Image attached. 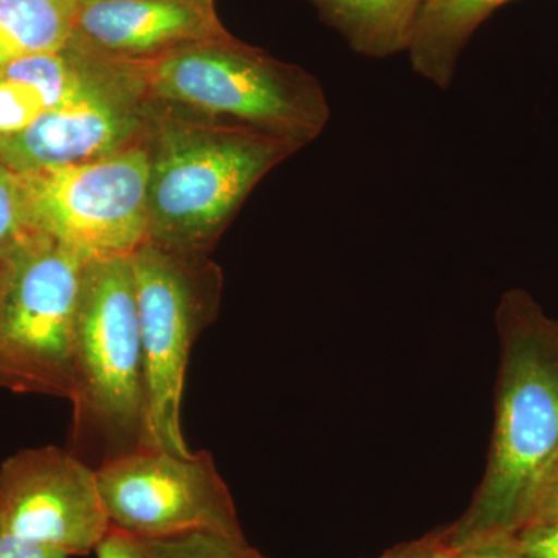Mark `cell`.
Listing matches in <instances>:
<instances>
[{
	"mask_svg": "<svg viewBox=\"0 0 558 558\" xmlns=\"http://www.w3.org/2000/svg\"><path fill=\"white\" fill-rule=\"evenodd\" d=\"M146 142L89 163L17 172L31 229L87 259L134 255L148 242Z\"/></svg>",
	"mask_w": 558,
	"mask_h": 558,
	"instance_id": "52a82bcc",
	"label": "cell"
},
{
	"mask_svg": "<svg viewBox=\"0 0 558 558\" xmlns=\"http://www.w3.org/2000/svg\"><path fill=\"white\" fill-rule=\"evenodd\" d=\"M149 543L156 558H269L250 546L245 537L205 532Z\"/></svg>",
	"mask_w": 558,
	"mask_h": 558,
	"instance_id": "2e32d148",
	"label": "cell"
},
{
	"mask_svg": "<svg viewBox=\"0 0 558 558\" xmlns=\"http://www.w3.org/2000/svg\"><path fill=\"white\" fill-rule=\"evenodd\" d=\"M89 53L70 46L0 65V137L27 130L76 86Z\"/></svg>",
	"mask_w": 558,
	"mask_h": 558,
	"instance_id": "7c38bea8",
	"label": "cell"
},
{
	"mask_svg": "<svg viewBox=\"0 0 558 558\" xmlns=\"http://www.w3.org/2000/svg\"><path fill=\"white\" fill-rule=\"evenodd\" d=\"M521 558H558V521H535L509 534Z\"/></svg>",
	"mask_w": 558,
	"mask_h": 558,
	"instance_id": "ac0fdd59",
	"label": "cell"
},
{
	"mask_svg": "<svg viewBox=\"0 0 558 558\" xmlns=\"http://www.w3.org/2000/svg\"><path fill=\"white\" fill-rule=\"evenodd\" d=\"M0 524L68 557L95 553L110 527L97 469L60 447L17 451L0 465Z\"/></svg>",
	"mask_w": 558,
	"mask_h": 558,
	"instance_id": "30bf717a",
	"label": "cell"
},
{
	"mask_svg": "<svg viewBox=\"0 0 558 558\" xmlns=\"http://www.w3.org/2000/svg\"><path fill=\"white\" fill-rule=\"evenodd\" d=\"M145 362L143 447L178 457L194 451L182 432V399L194 341L211 325L222 274L207 256L180 255L145 242L131 256Z\"/></svg>",
	"mask_w": 558,
	"mask_h": 558,
	"instance_id": "8992f818",
	"label": "cell"
},
{
	"mask_svg": "<svg viewBox=\"0 0 558 558\" xmlns=\"http://www.w3.org/2000/svg\"><path fill=\"white\" fill-rule=\"evenodd\" d=\"M499 368L490 451L469 508L453 524L459 549L523 526L558 457V322L523 289L499 300Z\"/></svg>",
	"mask_w": 558,
	"mask_h": 558,
	"instance_id": "6da1fadb",
	"label": "cell"
},
{
	"mask_svg": "<svg viewBox=\"0 0 558 558\" xmlns=\"http://www.w3.org/2000/svg\"><path fill=\"white\" fill-rule=\"evenodd\" d=\"M453 558H521L509 535H498V537H490L478 539V542L470 543V545L462 546Z\"/></svg>",
	"mask_w": 558,
	"mask_h": 558,
	"instance_id": "603a6c76",
	"label": "cell"
},
{
	"mask_svg": "<svg viewBox=\"0 0 558 558\" xmlns=\"http://www.w3.org/2000/svg\"><path fill=\"white\" fill-rule=\"evenodd\" d=\"M89 260L43 233L0 259V387L70 399L81 282Z\"/></svg>",
	"mask_w": 558,
	"mask_h": 558,
	"instance_id": "5b68a950",
	"label": "cell"
},
{
	"mask_svg": "<svg viewBox=\"0 0 558 558\" xmlns=\"http://www.w3.org/2000/svg\"><path fill=\"white\" fill-rule=\"evenodd\" d=\"M78 2H87V0H78Z\"/></svg>",
	"mask_w": 558,
	"mask_h": 558,
	"instance_id": "cb8c5ba5",
	"label": "cell"
},
{
	"mask_svg": "<svg viewBox=\"0 0 558 558\" xmlns=\"http://www.w3.org/2000/svg\"><path fill=\"white\" fill-rule=\"evenodd\" d=\"M98 558H156L149 539L128 534L113 526L95 548Z\"/></svg>",
	"mask_w": 558,
	"mask_h": 558,
	"instance_id": "ffe728a7",
	"label": "cell"
},
{
	"mask_svg": "<svg viewBox=\"0 0 558 558\" xmlns=\"http://www.w3.org/2000/svg\"><path fill=\"white\" fill-rule=\"evenodd\" d=\"M154 116L137 64L89 53L78 83L60 105L27 130L0 137V159L20 174L106 159L146 142Z\"/></svg>",
	"mask_w": 558,
	"mask_h": 558,
	"instance_id": "ba28073f",
	"label": "cell"
},
{
	"mask_svg": "<svg viewBox=\"0 0 558 558\" xmlns=\"http://www.w3.org/2000/svg\"><path fill=\"white\" fill-rule=\"evenodd\" d=\"M35 233L28 226L20 174L0 159V259Z\"/></svg>",
	"mask_w": 558,
	"mask_h": 558,
	"instance_id": "e0dca14e",
	"label": "cell"
},
{
	"mask_svg": "<svg viewBox=\"0 0 558 558\" xmlns=\"http://www.w3.org/2000/svg\"><path fill=\"white\" fill-rule=\"evenodd\" d=\"M146 145L148 242L191 256H207L267 172L301 149L270 132L159 106Z\"/></svg>",
	"mask_w": 558,
	"mask_h": 558,
	"instance_id": "7a4b0ae2",
	"label": "cell"
},
{
	"mask_svg": "<svg viewBox=\"0 0 558 558\" xmlns=\"http://www.w3.org/2000/svg\"><path fill=\"white\" fill-rule=\"evenodd\" d=\"M535 521H558V457L546 470L524 524Z\"/></svg>",
	"mask_w": 558,
	"mask_h": 558,
	"instance_id": "44dd1931",
	"label": "cell"
},
{
	"mask_svg": "<svg viewBox=\"0 0 558 558\" xmlns=\"http://www.w3.org/2000/svg\"><path fill=\"white\" fill-rule=\"evenodd\" d=\"M78 0H0V65L68 49Z\"/></svg>",
	"mask_w": 558,
	"mask_h": 558,
	"instance_id": "9a60e30c",
	"label": "cell"
},
{
	"mask_svg": "<svg viewBox=\"0 0 558 558\" xmlns=\"http://www.w3.org/2000/svg\"><path fill=\"white\" fill-rule=\"evenodd\" d=\"M137 65L150 100L161 109L255 128L301 148L328 126V97L314 76L227 35Z\"/></svg>",
	"mask_w": 558,
	"mask_h": 558,
	"instance_id": "3957f363",
	"label": "cell"
},
{
	"mask_svg": "<svg viewBox=\"0 0 558 558\" xmlns=\"http://www.w3.org/2000/svg\"><path fill=\"white\" fill-rule=\"evenodd\" d=\"M510 0H427L411 36V68L439 89H449L459 57L476 28Z\"/></svg>",
	"mask_w": 558,
	"mask_h": 558,
	"instance_id": "4fadbf2b",
	"label": "cell"
},
{
	"mask_svg": "<svg viewBox=\"0 0 558 558\" xmlns=\"http://www.w3.org/2000/svg\"><path fill=\"white\" fill-rule=\"evenodd\" d=\"M450 538V527L439 526L411 542L392 546L376 558H453L457 553Z\"/></svg>",
	"mask_w": 558,
	"mask_h": 558,
	"instance_id": "d6986e66",
	"label": "cell"
},
{
	"mask_svg": "<svg viewBox=\"0 0 558 558\" xmlns=\"http://www.w3.org/2000/svg\"><path fill=\"white\" fill-rule=\"evenodd\" d=\"M0 558H69L58 550L44 548L10 534L0 524Z\"/></svg>",
	"mask_w": 558,
	"mask_h": 558,
	"instance_id": "7402d4cb",
	"label": "cell"
},
{
	"mask_svg": "<svg viewBox=\"0 0 558 558\" xmlns=\"http://www.w3.org/2000/svg\"><path fill=\"white\" fill-rule=\"evenodd\" d=\"M223 36L204 0L80 2L72 46L106 60L142 64Z\"/></svg>",
	"mask_w": 558,
	"mask_h": 558,
	"instance_id": "8fae6325",
	"label": "cell"
},
{
	"mask_svg": "<svg viewBox=\"0 0 558 558\" xmlns=\"http://www.w3.org/2000/svg\"><path fill=\"white\" fill-rule=\"evenodd\" d=\"M98 490L110 526L146 539L244 537L236 506L209 451L178 457L140 447L102 462Z\"/></svg>",
	"mask_w": 558,
	"mask_h": 558,
	"instance_id": "9c48e42d",
	"label": "cell"
},
{
	"mask_svg": "<svg viewBox=\"0 0 558 558\" xmlns=\"http://www.w3.org/2000/svg\"><path fill=\"white\" fill-rule=\"evenodd\" d=\"M72 444L101 462L143 447L145 362L131 256L84 269L73 357Z\"/></svg>",
	"mask_w": 558,
	"mask_h": 558,
	"instance_id": "277c9868",
	"label": "cell"
},
{
	"mask_svg": "<svg viewBox=\"0 0 558 558\" xmlns=\"http://www.w3.org/2000/svg\"><path fill=\"white\" fill-rule=\"evenodd\" d=\"M427 0H314L329 25L363 57L389 58L407 51Z\"/></svg>",
	"mask_w": 558,
	"mask_h": 558,
	"instance_id": "5bb4252c",
	"label": "cell"
}]
</instances>
